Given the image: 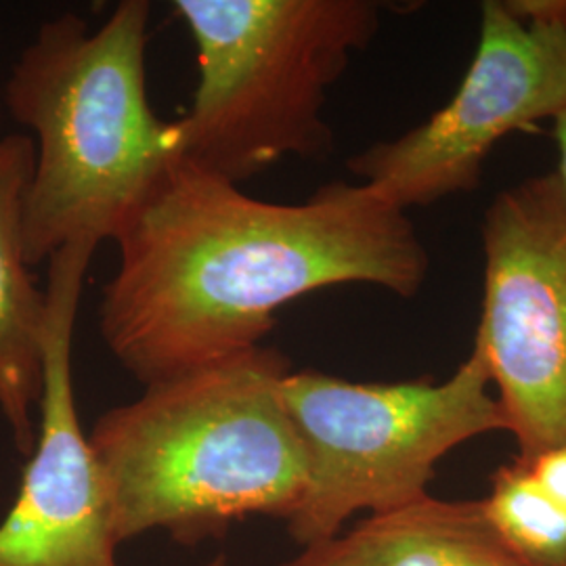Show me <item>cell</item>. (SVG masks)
<instances>
[{"mask_svg": "<svg viewBox=\"0 0 566 566\" xmlns=\"http://www.w3.org/2000/svg\"><path fill=\"white\" fill-rule=\"evenodd\" d=\"M114 242L99 332L143 386L263 346L277 313L306 294L367 283L413 298L430 271L409 214L361 182L264 202L179 158Z\"/></svg>", "mask_w": 566, "mask_h": 566, "instance_id": "cell-1", "label": "cell"}, {"mask_svg": "<svg viewBox=\"0 0 566 566\" xmlns=\"http://www.w3.org/2000/svg\"><path fill=\"white\" fill-rule=\"evenodd\" d=\"M290 371L263 344L151 382L103 413L88 441L118 544L166 531L191 546L248 516L294 514L306 458L282 399Z\"/></svg>", "mask_w": 566, "mask_h": 566, "instance_id": "cell-2", "label": "cell"}, {"mask_svg": "<svg viewBox=\"0 0 566 566\" xmlns=\"http://www.w3.org/2000/svg\"><path fill=\"white\" fill-rule=\"evenodd\" d=\"M149 20L147 0H120L95 30L61 13L42 21L11 67L4 103L34 143L30 266L74 243L114 240L177 158L175 124L149 102Z\"/></svg>", "mask_w": 566, "mask_h": 566, "instance_id": "cell-3", "label": "cell"}, {"mask_svg": "<svg viewBox=\"0 0 566 566\" xmlns=\"http://www.w3.org/2000/svg\"><path fill=\"white\" fill-rule=\"evenodd\" d=\"M200 78L172 120L177 158L224 181L285 158L324 160L329 88L380 30L374 0H177Z\"/></svg>", "mask_w": 566, "mask_h": 566, "instance_id": "cell-4", "label": "cell"}, {"mask_svg": "<svg viewBox=\"0 0 566 566\" xmlns=\"http://www.w3.org/2000/svg\"><path fill=\"white\" fill-rule=\"evenodd\" d=\"M285 411L306 458V489L287 531L301 546L343 533L353 514H386L428 497L449 451L507 430L476 346L446 382H350L315 369L290 371Z\"/></svg>", "mask_w": 566, "mask_h": 566, "instance_id": "cell-5", "label": "cell"}, {"mask_svg": "<svg viewBox=\"0 0 566 566\" xmlns=\"http://www.w3.org/2000/svg\"><path fill=\"white\" fill-rule=\"evenodd\" d=\"M565 109L566 0H486L476 53L451 102L346 168L407 212L474 191L497 143Z\"/></svg>", "mask_w": 566, "mask_h": 566, "instance_id": "cell-6", "label": "cell"}, {"mask_svg": "<svg viewBox=\"0 0 566 566\" xmlns=\"http://www.w3.org/2000/svg\"><path fill=\"white\" fill-rule=\"evenodd\" d=\"M485 292L474 346L518 460L566 447V189L556 172L497 193L483 219Z\"/></svg>", "mask_w": 566, "mask_h": 566, "instance_id": "cell-7", "label": "cell"}, {"mask_svg": "<svg viewBox=\"0 0 566 566\" xmlns=\"http://www.w3.org/2000/svg\"><path fill=\"white\" fill-rule=\"evenodd\" d=\"M95 250L74 243L46 263L41 422L18 497L0 523V566H120L109 495L72 378L82 285Z\"/></svg>", "mask_w": 566, "mask_h": 566, "instance_id": "cell-8", "label": "cell"}, {"mask_svg": "<svg viewBox=\"0 0 566 566\" xmlns=\"http://www.w3.org/2000/svg\"><path fill=\"white\" fill-rule=\"evenodd\" d=\"M34 168L30 135L0 137V413L21 453L36 441L46 296L25 259L23 212Z\"/></svg>", "mask_w": 566, "mask_h": 566, "instance_id": "cell-9", "label": "cell"}, {"mask_svg": "<svg viewBox=\"0 0 566 566\" xmlns=\"http://www.w3.org/2000/svg\"><path fill=\"white\" fill-rule=\"evenodd\" d=\"M280 566H528L486 518L483 502L424 497L371 514Z\"/></svg>", "mask_w": 566, "mask_h": 566, "instance_id": "cell-10", "label": "cell"}, {"mask_svg": "<svg viewBox=\"0 0 566 566\" xmlns=\"http://www.w3.org/2000/svg\"><path fill=\"white\" fill-rule=\"evenodd\" d=\"M497 535L528 566H566V512L535 483L521 460L493 476L483 502Z\"/></svg>", "mask_w": 566, "mask_h": 566, "instance_id": "cell-11", "label": "cell"}, {"mask_svg": "<svg viewBox=\"0 0 566 566\" xmlns=\"http://www.w3.org/2000/svg\"><path fill=\"white\" fill-rule=\"evenodd\" d=\"M518 460V458H516ZM535 483L547 497L566 512V447H556L525 462Z\"/></svg>", "mask_w": 566, "mask_h": 566, "instance_id": "cell-12", "label": "cell"}, {"mask_svg": "<svg viewBox=\"0 0 566 566\" xmlns=\"http://www.w3.org/2000/svg\"><path fill=\"white\" fill-rule=\"evenodd\" d=\"M554 137H556V145H558V170L556 175L560 177V181L565 185L566 189V109L554 120Z\"/></svg>", "mask_w": 566, "mask_h": 566, "instance_id": "cell-13", "label": "cell"}, {"mask_svg": "<svg viewBox=\"0 0 566 566\" xmlns=\"http://www.w3.org/2000/svg\"><path fill=\"white\" fill-rule=\"evenodd\" d=\"M203 566H227V558L224 556H217V558H212L208 565Z\"/></svg>", "mask_w": 566, "mask_h": 566, "instance_id": "cell-14", "label": "cell"}]
</instances>
